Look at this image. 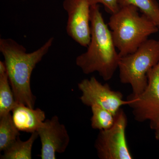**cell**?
Listing matches in <instances>:
<instances>
[{
	"mask_svg": "<svg viewBox=\"0 0 159 159\" xmlns=\"http://www.w3.org/2000/svg\"><path fill=\"white\" fill-rule=\"evenodd\" d=\"M128 120L120 109L115 116L114 124L108 129L99 131L95 148L100 159H132L126 137Z\"/></svg>",
	"mask_w": 159,
	"mask_h": 159,
	"instance_id": "obj_5",
	"label": "cell"
},
{
	"mask_svg": "<svg viewBox=\"0 0 159 159\" xmlns=\"http://www.w3.org/2000/svg\"><path fill=\"white\" fill-rule=\"evenodd\" d=\"M92 116L91 125L94 129L99 131L111 128L115 121V115L110 111L97 105L90 107Z\"/></svg>",
	"mask_w": 159,
	"mask_h": 159,
	"instance_id": "obj_15",
	"label": "cell"
},
{
	"mask_svg": "<svg viewBox=\"0 0 159 159\" xmlns=\"http://www.w3.org/2000/svg\"><path fill=\"white\" fill-rule=\"evenodd\" d=\"M139 11L129 5L111 14L108 26L120 57L134 53L159 31L153 21L145 15H140Z\"/></svg>",
	"mask_w": 159,
	"mask_h": 159,
	"instance_id": "obj_3",
	"label": "cell"
},
{
	"mask_svg": "<svg viewBox=\"0 0 159 159\" xmlns=\"http://www.w3.org/2000/svg\"><path fill=\"white\" fill-rule=\"evenodd\" d=\"M7 73V69L5 62L0 61V75Z\"/></svg>",
	"mask_w": 159,
	"mask_h": 159,
	"instance_id": "obj_18",
	"label": "cell"
},
{
	"mask_svg": "<svg viewBox=\"0 0 159 159\" xmlns=\"http://www.w3.org/2000/svg\"><path fill=\"white\" fill-rule=\"evenodd\" d=\"M78 87L81 92L80 100L83 104L89 107L99 106L115 116L122 106L129 103L123 99L121 92L113 90L107 84H102L94 77L83 80Z\"/></svg>",
	"mask_w": 159,
	"mask_h": 159,
	"instance_id": "obj_6",
	"label": "cell"
},
{
	"mask_svg": "<svg viewBox=\"0 0 159 159\" xmlns=\"http://www.w3.org/2000/svg\"><path fill=\"white\" fill-rule=\"evenodd\" d=\"M11 112L15 125L20 131L31 134L37 132L45 121V113L40 108L17 103Z\"/></svg>",
	"mask_w": 159,
	"mask_h": 159,
	"instance_id": "obj_10",
	"label": "cell"
},
{
	"mask_svg": "<svg viewBox=\"0 0 159 159\" xmlns=\"http://www.w3.org/2000/svg\"><path fill=\"white\" fill-rule=\"evenodd\" d=\"M68 14L67 33L82 47L87 48L91 40L90 0H64Z\"/></svg>",
	"mask_w": 159,
	"mask_h": 159,
	"instance_id": "obj_8",
	"label": "cell"
},
{
	"mask_svg": "<svg viewBox=\"0 0 159 159\" xmlns=\"http://www.w3.org/2000/svg\"><path fill=\"white\" fill-rule=\"evenodd\" d=\"M92 5L101 4L108 13L113 14L117 12L120 7L118 3V0H90Z\"/></svg>",
	"mask_w": 159,
	"mask_h": 159,
	"instance_id": "obj_16",
	"label": "cell"
},
{
	"mask_svg": "<svg viewBox=\"0 0 159 159\" xmlns=\"http://www.w3.org/2000/svg\"><path fill=\"white\" fill-rule=\"evenodd\" d=\"M39 137L37 132L31 134V136L26 141L18 138L9 147L3 151L1 159H31L32 149L35 140Z\"/></svg>",
	"mask_w": 159,
	"mask_h": 159,
	"instance_id": "obj_11",
	"label": "cell"
},
{
	"mask_svg": "<svg viewBox=\"0 0 159 159\" xmlns=\"http://www.w3.org/2000/svg\"><path fill=\"white\" fill-rule=\"evenodd\" d=\"M37 132L41 143L42 159H56V153L64 152L70 144L67 130L57 116L45 120Z\"/></svg>",
	"mask_w": 159,
	"mask_h": 159,
	"instance_id": "obj_9",
	"label": "cell"
},
{
	"mask_svg": "<svg viewBox=\"0 0 159 159\" xmlns=\"http://www.w3.org/2000/svg\"><path fill=\"white\" fill-rule=\"evenodd\" d=\"M147 86L137 97L129 96L127 100L134 119L139 122L150 121L159 117V61L151 69Z\"/></svg>",
	"mask_w": 159,
	"mask_h": 159,
	"instance_id": "obj_7",
	"label": "cell"
},
{
	"mask_svg": "<svg viewBox=\"0 0 159 159\" xmlns=\"http://www.w3.org/2000/svg\"><path fill=\"white\" fill-rule=\"evenodd\" d=\"M17 103L7 73L0 75V117L10 113Z\"/></svg>",
	"mask_w": 159,
	"mask_h": 159,
	"instance_id": "obj_13",
	"label": "cell"
},
{
	"mask_svg": "<svg viewBox=\"0 0 159 159\" xmlns=\"http://www.w3.org/2000/svg\"><path fill=\"white\" fill-rule=\"evenodd\" d=\"M90 26L91 40L87 50L77 56L76 64L84 74L97 72L103 80L108 81L118 69L120 56L99 4L91 6Z\"/></svg>",
	"mask_w": 159,
	"mask_h": 159,
	"instance_id": "obj_2",
	"label": "cell"
},
{
	"mask_svg": "<svg viewBox=\"0 0 159 159\" xmlns=\"http://www.w3.org/2000/svg\"><path fill=\"white\" fill-rule=\"evenodd\" d=\"M11 113L0 117V151H4L20 138Z\"/></svg>",
	"mask_w": 159,
	"mask_h": 159,
	"instance_id": "obj_12",
	"label": "cell"
},
{
	"mask_svg": "<svg viewBox=\"0 0 159 159\" xmlns=\"http://www.w3.org/2000/svg\"><path fill=\"white\" fill-rule=\"evenodd\" d=\"M150 128L154 131L155 137L159 142V117L149 121Z\"/></svg>",
	"mask_w": 159,
	"mask_h": 159,
	"instance_id": "obj_17",
	"label": "cell"
},
{
	"mask_svg": "<svg viewBox=\"0 0 159 159\" xmlns=\"http://www.w3.org/2000/svg\"><path fill=\"white\" fill-rule=\"evenodd\" d=\"M54 38L41 47L27 53L24 46L11 39H1L0 51L4 58L9 83L17 103L34 108L35 97L31 91V78L33 70L47 54Z\"/></svg>",
	"mask_w": 159,
	"mask_h": 159,
	"instance_id": "obj_1",
	"label": "cell"
},
{
	"mask_svg": "<svg viewBox=\"0 0 159 159\" xmlns=\"http://www.w3.org/2000/svg\"><path fill=\"white\" fill-rule=\"evenodd\" d=\"M159 61V41L148 39L136 51L120 57L118 69L120 82L130 84V96L137 97L148 83V72Z\"/></svg>",
	"mask_w": 159,
	"mask_h": 159,
	"instance_id": "obj_4",
	"label": "cell"
},
{
	"mask_svg": "<svg viewBox=\"0 0 159 159\" xmlns=\"http://www.w3.org/2000/svg\"><path fill=\"white\" fill-rule=\"evenodd\" d=\"M119 7L133 6L149 18L159 29V6L155 0H118Z\"/></svg>",
	"mask_w": 159,
	"mask_h": 159,
	"instance_id": "obj_14",
	"label": "cell"
}]
</instances>
